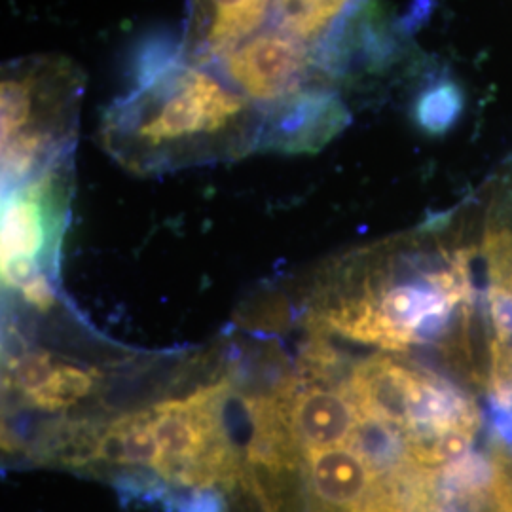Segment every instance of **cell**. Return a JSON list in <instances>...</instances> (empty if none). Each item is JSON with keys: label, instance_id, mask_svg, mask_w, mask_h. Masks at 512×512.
Segmentation results:
<instances>
[{"label": "cell", "instance_id": "9", "mask_svg": "<svg viewBox=\"0 0 512 512\" xmlns=\"http://www.w3.org/2000/svg\"><path fill=\"white\" fill-rule=\"evenodd\" d=\"M97 461L158 471L164 452L154 435L152 408L124 414L103 427L97 442Z\"/></svg>", "mask_w": 512, "mask_h": 512}, {"label": "cell", "instance_id": "2", "mask_svg": "<svg viewBox=\"0 0 512 512\" xmlns=\"http://www.w3.org/2000/svg\"><path fill=\"white\" fill-rule=\"evenodd\" d=\"M476 255L475 245L448 247L439 241L429 253L403 256L389 268L393 274L368 279L363 293L321 313L313 325L384 351L439 346L475 372Z\"/></svg>", "mask_w": 512, "mask_h": 512}, {"label": "cell", "instance_id": "5", "mask_svg": "<svg viewBox=\"0 0 512 512\" xmlns=\"http://www.w3.org/2000/svg\"><path fill=\"white\" fill-rule=\"evenodd\" d=\"M275 25L351 82L382 48V0H274Z\"/></svg>", "mask_w": 512, "mask_h": 512}, {"label": "cell", "instance_id": "8", "mask_svg": "<svg viewBox=\"0 0 512 512\" xmlns=\"http://www.w3.org/2000/svg\"><path fill=\"white\" fill-rule=\"evenodd\" d=\"M310 512H357L376 473L348 446L304 452Z\"/></svg>", "mask_w": 512, "mask_h": 512}, {"label": "cell", "instance_id": "13", "mask_svg": "<svg viewBox=\"0 0 512 512\" xmlns=\"http://www.w3.org/2000/svg\"><path fill=\"white\" fill-rule=\"evenodd\" d=\"M55 368L57 365H55L54 357L48 351L23 353L18 359L10 361L8 382L14 389H18L19 393L23 395V399H27L40 387L48 384Z\"/></svg>", "mask_w": 512, "mask_h": 512}, {"label": "cell", "instance_id": "16", "mask_svg": "<svg viewBox=\"0 0 512 512\" xmlns=\"http://www.w3.org/2000/svg\"><path fill=\"white\" fill-rule=\"evenodd\" d=\"M21 296L23 300L37 308L40 311H48L54 308L55 304V293L50 285V281L46 279V275L35 274L33 277H29L21 287Z\"/></svg>", "mask_w": 512, "mask_h": 512}, {"label": "cell", "instance_id": "11", "mask_svg": "<svg viewBox=\"0 0 512 512\" xmlns=\"http://www.w3.org/2000/svg\"><path fill=\"white\" fill-rule=\"evenodd\" d=\"M95 378L76 366L57 365L48 384L40 387L25 401L42 412H61L90 395Z\"/></svg>", "mask_w": 512, "mask_h": 512}, {"label": "cell", "instance_id": "1", "mask_svg": "<svg viewBox=\"0 0 512 512\" xmlns=\"http://www.w3.org/2000/svg\"><path fill=\"white\" fill-rule=\"evenodd\" d=\"M101 141L131 171L152 173L260 150L262 118L217 67L177 52L105 110Z\"/></svg>", "mask_w": 512, "mask_h": 512}, {"label": "cell", "instance_id": "3", "mask_svg": "<svg viewBox=\"0 0 512 512\" xmlns=\"http://www.w3.org/2000/svg\"><path fill=\"white\" fill-rule=\"evenodd\" d=\"M215 67L260 112V150L317 152L351 120L348 82L277 25Z\"/></svg>", "mask_w": 512, "mask_h": 512}, {"label": "cell", "instance_id": "14", "mask_svg": "<svg viewBox=\"0 0 512 512\" xmlns=\"http://www.w3.org/2000/svg\"><path fill=\"white\" fill-rule=\"evenodd\" d=\"M220 490L226 495V503H228L226 512H270L268 499L262 492L260 484L256 482L249 463H245L238 475Z\"/></svg>", "mask_w": 512, "mask_h": 512}, {"label": "cell", "instance_id": "10", "mask_svg": "<svg viewBox=\"0 0 512 512\" xmlns=\"http://www.w3.org/2000/svg\"><path fill=\"white\" fill-rule=\"evenodd\" d=\"M346 446L363 459L376 475L389 473L412 459L401 431L384 421L361 414Z\"/></svg>", "mask_w": 512, "mask_h": 512}, {"label": "cell", "instance_id": "4", "mask_svg": "<svg viewBox=\"0 0 512 512\" xmlns=\"http://www.w3.org/2000/svg\"><path fill=\"white\" fill-rule=\"evenodd\" d=\"M84 93L86 74L67 55H25L2 65L4 192L69 158Z\"/></svg>", "mask_w": 512, "mask_h": 512}, {"label": "cell", "instance_id": "15", "mask_svg": "<svg viewBox=\"0 0 512 512\" xmlns=\"http://www.w3.org/2000/svg\"><path fill=\"white\" fill-rule=\"evenodd\" d=\"M226 495L220 488H190V494L175 501V512H226Z\"/></svg>", "mask_w": 512, "mask_h": 512}, {"label": "cell", "instance_id": "12", "mask_svg": "<svg viewBox=\"0 0 512 512\" xmlns=\"http://www.w3.org/2000/svg\"><path fill=\"white\" fill-rule=\"evenodd\" d=\"M480 258L490 277V285L512 294V226L488 220L480 239Z\"/></svg>", "mask_w": 512, "mask_h": 512}, {"label": "cell", "instance_id": "6", "mask_svg": "<svg viewBox=\"0 0 512 512\" xmlns=\"http://www.w3.org/2000/svg\"><path fill=\"white\" fill-rule=\"evenodd\" d=\"M272 25L274 0H188L179 55L190 63L215 67Z\"/></svg>", "mask_w": 512, "mask_h": 512}, {"label": "cell", "instance_id": "7", "mask_svg": "<svg viewBox=\"0 0 512 512\" xmlns=\"http://www.w3.org/2000/svg\"><path fill=\"white\" fill-rule=\"evenodd\" d=\"M302 450L346 446L359 420V412L342 391L308 384L302 378L281 385Z\"/></svg>", "mask_w": 512, "mask_h": 512}]
</instances>
